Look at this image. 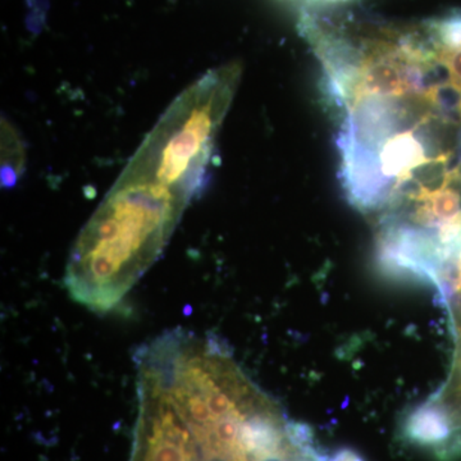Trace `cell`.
<instances>
[{"instance_id": "6da1fadb", "label": "cell", "mask_w": 461, "mask_h": 461, "mask_svg": "<svg viewBox=\"0 0 461 461\" xmlns=\"http://www.w3.org/2000/svg\"><path fill=\"white\" fill-rule=\"evenodd\" d=\"M241 76L211 69L182 91L81 230L65 284L78 304L108 313L162 256L198 195Z\"/></svg>"}, {"instance_id": "7a4b0ae2", "label": "cell", "mask_w": 461, "mask_h": 461, "mask_svg": "<svg viewBox=\"0 0 461 461\" xmlns=\"http://www.w3.org/2000/svg\"><path fill=\"white\" fill-rule=\"evenodd\" d=\"M138 420L130 461H199L190 429L159 386L136 372Z\"/></svg>"}, {"instance_id": "3957f363", "label": "cell", "mask_w": 461, "mask_h": 461, "mask_svg": "<svg viewBox=\"0 0 461 461\" xmlns=\"http://www.w3.org/2000/svg\"><path fill=\"white\" fill-rule=\"evenodd\" d=\"M403 433L412 444L437 447L445 445L455 430L446 412L429 400L408 415Z\"/></svg>"}, {"instance_id": "277c9868", "label": "cell", "mask_w": 461, "mask_h": 461, "mask_svg": "<svg viewBox=\"0 0 461 461\" xmlns=\"http://www.w3.org/2000/svg\"><path fill=\"white\" fill-rule=\"evenodd\" d=\"M455 355L447 382L430 397L429 402L438 405L447 415L455 432L461 430V330L454 333Z\"/></svg>"}, {"instance_id": "5b68a950", "label": "cell", "mask_w": 461, "mask_h": 461, "mask_svg": "<svg viewBox=\"0 0 461 461\" xmlns=\"http://www.w3.org/2000/svg\"><path fill=\"white\" fill-rule=\"evenodd\" d=\"M330 461H366L360 456L359 454L355 453L350 448H341V450L336 451L333 456L330 457Z\"/></svg>"}]
</instances>
